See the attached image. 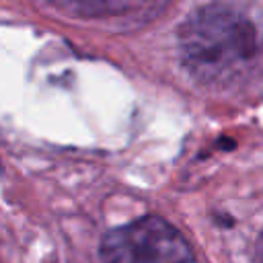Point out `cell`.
<instances>
[{"mask_svg":"<svg viewBox=\"0 0 263 263\" xmlns=\"http://www.w3.org/2000/svg\"><path fill=\"white\" fill-rule=\"evenodd\" d=\"M257 49L255 21L230 4L201 6L179 27L183 66L201 82H228L255 60Z\"/></svg>","mask_w":263,"mask_h":263,"instance_id":"6da1fadb","label":"cell"},{"mask_svg":"<svg viewBox=\"0 0 263 263\" xmlns=\"http://www.w3.org/2000/svg\"><path fill=\"white\" fill-rule=\"evenodd\" d=\"M101 263H191L193 253L183 234L160 216H144L105 234Z\"/></svg>","mask_w":263,"mask_h":263,"instance_id":"7a4b0ae2","label":"cell"},{"mask_svg":"<svg viewBox=\"0 0 263 263\" xmlns=\"http://www.w3.org/2000/svg\"><path fill=\"white\" fill-rule=\"evenodd\" d=\"M257 255H259V261L263 263V234H261V238L257 242Z\"/></svg>","mask_w":263,"mask_h":263,"instance_id":"3957f363","label":"cell"}]
</instances>
